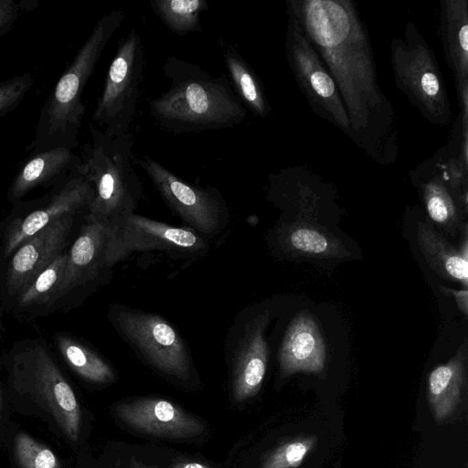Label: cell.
Wrapping results in <instances>:
<instances>
[{
    "instance_id": "cell-1",
    "label": "cell",
    "mask_w": 468,
    "mask_h": 468,
    "mask_svg": "<svg viewBox=\"0 0 468 468\" xmlns=\"http://www.w3.org/2000/svg\"><path fill=\"white\" fill-rule=\"evenodd\" d=\"M332 75L350 122V140L372 161L393 164L399 152L397 112L377 74L367 27L351 0H286Z\"/></svg>"
},
{
    "instance_id": "cell-2",
    "label": "cell",
    "mask_w": 468,
    "mask_h": 468,
    "mask_svg": "<svg viewBox=\"0 0 468 468\" xmlns=\"http://www.w3.org/2000/svg\"><path fill=\"white\" fill-rule=\"evenodd\" d=\"M169 86L148 102L149 113L175 133L220 130L239 124L247 110L226 76L175 56L163 65Z\"/></svg>"
},
{
    "instance_id": "cell-3",
    "label": "cell",
    "mask_w": 468,
    "mask_h": 468,
    "mask_svg": "<svg viewBox=\"0 0 468 468\" xmlns=\"http://www.w3.org/2000/svg\"><path fill=\"white\" fill-rule=\"evenodd\" d=\"M125 17L118 8L102 16L78 50L73 61L58 79L43 106L31 147L35 153L57 147L73 149L86 107L81 95L103 49Z\"/></svg>"
},
{
    "instance_id": "cell-4",
    "label": "cell",
    "mask_w": 468,
    "mask_h": 468,
    "mask_svg": "<svg viewBox=\"0 0 468 468\" xmlns=\"http://www.w3.org/2000/svg\"><path fill=\"white\" fill-rule=\"evenodd\" d=\"M90 130V140L83 144L76 167L94 191L85 218L111 224L134 214L143 197L133 140L131 133L112 136L93 123Z\"/></svg>"
},
{
    "instance_id": "cell-5",
    "label": "cell",
    "mask_w": 468,
    "mask_h": 468,
    "mask_svg": "<svg viewBox=\"0 0 468 468\" xmlns=\"http://www.w3.org/2000/svg\"><path fill=\"white\" fill-rule=\"evenodd\" d=\"M390 62L396 86L424 119L449 125L452 111L436 55L413 21L392 38Z\"/></svg>"
},
{
    "instance_id": "cell-6",
    "label": "cell",
    "mask_w": 468,
    "mask_h": 468,
    "mask_svg": "<svg viewBox=\"0 0 468 468\" xmlns=\"http://www.w3.org/2000/svg\"><path fill=\"white\" fill-rule=\"evenodd\" d=\"M6 356L15 388L34 398L49 411L65 436L76 441L80 427V404L47 346L26 339L17 342Z\"/></svg>"
},
{
    "instance_id": "cell-7",
    "label": "cell",
    "mask_w": 468,
    "mask_h": 468,
    "mask_svg": "<svg viewBox=\"0 0 468 468\" xmlns=\"http://www.w3.org/2000/svg\"><path fill=\"white\" fill-rule=\"evenodd\" d=\"M108 317L121 337L151 367L181 382L190 379V350L165 317L116 303L109 307Z\"/></svg>"
},
{
    "instance_id": "cell-8",
    "label": "cell",
    "mask_w": 468,
    "mask_h": 468,
    "mask_svg": "<svg viewBox=\"0 0 468 468\" xmlns=\"http://www.w3.org/2000/svg\"><path fill=\"white\" fill-rule=\"evenodd\" d=\"M144 61L142 37L133 28L118 43L92 114V122L106 134L130 133L137 111Z\"/></svg>"
},
{
    "instance_id": "cell-9",
    "label": "cell",
    "mask_w": 468,
    "mask_h": 468,
    "mask_svg": "<svg viewBox=\"0 0 468 468\" xmlns=\"http://www.w3.org/2000/svg\"><path fill=\"white\" fill-rule=\"evenodd\" d=\"M135 165L146 173L168 207L190 229L207 239L228 226L229 210L216 187L190 184L147 154L135 158Z\"/></svg>"
},
{
    "instance_id": "cell-10",
    "label": "cell",
    "mask_w": 468,
    "mask_h": 468,
    "mask_svg": "<svg viewBox=\"0 0 468 468\" xmlns=\"http://www.w3.org/2000/svg\"><path fill=\"white\" fill-rule=\"evenodd\" d=\"M287 15L284 52L299 90L315 114L350 138L348 116L332 75L297 20Z\"/></svg>"
},
{
    "instance_id": "cell-11",
    "label": "cell",
    "mask_w": 468,
    "mask_h": 468,
    "mask_svg": "<svg viewBox=\"0 0 468 468\" xmlns=\"http://www.w3.org/2000/svg\"><path fill=\"white\" fill-rule=\"evenodd\" d=\"M271 311L248 307L240 310L228 333L224 351L229 367L231 391L237 402L254 397L265 378L270 348L267 329Z\"/></svg>"
},
{
    "instance_id": "cell-12",
    "label": "cell",
    "mask_w": 468,
    "mask_h": 468,
    "mask_svg": "<svg viewBox=\"0 0 468 468\" xmlns=\"http://www.w3.org/2000/svg\"><path fill=\"white\" fill-rule=\"evenodd\" d=\"M208 250L207 239L190 229L134 213L109 224L106 266L112 267L134 251L161 250L188 259L201 257Z\"/></svg>"
},
{
    "instance_id": "cell-13",
    "label": "cell",
    "mask_w": 468,
    "mask_h": 468,
    "mask_svg": "<svg viewBox=\"0 0 468 468\" xmlns=\"http://www.w3.org/2000/svg\"><path fill=\"white\" fill-rule=\"evenodd\" d=\"M93 196L91 185L75 169L47 196L15 205L16 207L6 218L2 231L1 255L8 258L16 248L55 220L87 210Z\"/></svg>"
},
{
    "instance_id": "cell-14",
    "label": "cell",
    "mask_w": 468,
    "mask_h": 468,
    "mask_svg": "<svg viewBox=\"0 0 468 468\" xmlns=\"http://www.w3.org/2000/svg\"><path fill=\"white\" fill-rule=\"evenodd\" d=\"M74 216H66L37 233L6 258L3 292L16 301L36 277L49 265L67 244Z\"/></svg>"
},
{
    "instance_id": "cell-15",
    "label": "cell",
    "mask_w": 468,
    "mask_h": 468,
    "mask_svg": "<svg viewBox=\"0 0 468 468\" xmlns=\"http://www.w3.org/2000/svg\"><path fill=\"white\" fill-rule=\"evenodd\" d=\"M115 412L130 428L155 437L189 438L204 431V425L197 418L160 398H139L120 402Z\"/></svg>"
},
{
    "instance_id": "cell-16",
    "label": "cell",
    "mask_w": 468,
    "mask_h": 468,
    "mask_svg": "<svg viewBox=\"0 0 468 468\" xmlns=\"http://www.w3.org/2000/svg\"><path fill=\"white\" fill-rule=\"evenodd\" d=\"M439 35L452 71L459 114L468 122V5L467 0H441Z\"/></svg>"
},
{
    "instance_id": "cell-17",
    "label": "cell",
    "mask_w": 468,
    "mask_h": 468,
    "mask_svg": "<svg viewBox=\"0 0 468 468\" xmlns=\"http://www.w3.org/2000/svg\"><path fill=\"white\" fill-rule=\"evenodd\" d=\"M109 224L85 218V223L67 252L58 298L94 281L107 269Z\"/></svg>"
},
{
    "instance_id": "cell-18",
    "label": "cell",
    "mask_w": 468,
    "mask_h": 468,
    "mask_svg": "<svg viewBox=\"0 0 468 468\" xmlns=\"http://www.w3.org/2000/svg\"><path fill=\"white\" fill-rule=\"evenodd\" d=\"M418 183L431 219L452 233L460 226V209L467 212V196L453 189L434 154L410 171Z\"/></svg>"
},
{
    "instance_id": "cell-19",
    "label": "cell",
    "mask_w": 468,
    "mask_h": 468,
    "mask_svg": "<svg viewBox=\"0 0 468 468\" xmlns=\"http://www.w3.org/2000/svg\"><path fill=\"white\" fill-rule=\"evenodd\" d=\"M278 360L283 377L296 372L320 373L325 363V346L315 321L305 313L290 323L282 338Z\"/></svg>"
},
{
    "instance_id": "cell-20",
    "label": "cell",
    "mask_w": 468,
    "mask_h": 468,
    "mask_svg": "<svg viewBox=\"0 0 468 468\" xmlns=\"http://www.w3.org/2000/svg\"><path fill=\"white\" fill-rule=\"evenodd\" d=\"M79 160V156L66 147L34 153L14 177L7 193L8 201L17 205L34 188L63 182L76 169Z\"/></svg>"
},
{
    "instance_id": "cell-21",
    "label": "cell",
    "mask_w": 468,
    "mask_h": 468,
    "mask_svg": "<svg viewBox=\"0 0 468 468\" xmlns=\"http://www.w3.org/2000/svg\"><path fill=\"white\" fill-rule=\"evenodd\" d=\"M419 247L429 266L441 278L468 286V228L463 225V234L459 249L451 244L427 221L417 227Z\"/></svg>"
},
{
    "instance_id": "cell-22",
    "label": "cell",
    "mask_w": 468,
    "mask_h": 468,
    "mask_svg": "<svg viewBox=\"0 0 468 468\" xmlns=\"http://www.w3.org/2000/svg\"><path fill=\"white\" fill-rule=\"evenodd\" d=\"M468 343L464 340L445 364L435 367L428 378V399L437 420L447 418L461 399L466 383Z\"/></svg>"
},
{
    "instance_id": "cell-23",
    "label": "cell",
    "mask_w": 468,
    "mask_h": 468,
    "mask_svg": "<svg viewBox=\"0 0 468 468\" xmlns=\"http://www.w3.org/2000/svg\"><path fill=\"white\" fill-rule=\"evenodd\" d=\"M218 46L230 77V83L245 108L258 117H269L272 109L259 76L225 38L218 39Z\"/></svg>"
},
{
    "instance_id": "cell-24",
    "label": "cell",
    "mask_w": 468,
    "mask_h": 468,
    "mask_svg": "<svg viewBox=\"0 0 468 468\" xmlns=\"http://www.w3.org/2000/svg\"><path fill=\"white\" fill-rule=\"evenodd\" d=\"M55 343L67 365L84 380L95 384L114 381L116 375L111 365L83 342L67 335H58Z\"/></svg>"
},
{
    "instance_id": "cell-25",
    "label": "cell",
    "mask_w": 468,
    "mask_h": 468,
    "mask_svg": "<svg viewBox=\"0 0 468 468\" xmlns=\"http://www.w3.org/2000/svg\"><path fill=\"white\" fill-rule=\"evenodd\" d=\"M282 248L314 256L344 257L346 249L335 238L307 224H291L275 235Z\"/></svg>"
},
{
    "instance_id": "cell-26",
    "label": "cell",
    "mask_w": 468,
    "mask_h": 468,
    "mask_svg": "<svg viewBox=\"0 0 468 468\" xmlns=\"http://www.w3.org/2000/svg\"><path fill=\"white\" fill-rule=\"evenodd\" d=\"M150 6L170 31L185 36L201 32V14L208 4L205 0H151Z\"/></svg>"
},
{
    "instance_id": "cell-27",
    "label": "cell",
    "mask_w": 468,
    "mask_h": 468,
    "mask_svg": "<svg viewBox=\"0 0 468 468\" xmlns=\"http://www.w3.org/2000/svg\"><path fill=\"white\" fill-rule=\"evenodd\" d=\"M67 252L60 253L15 301L21 310L45 306L58 299L66 266Z\"/></svg>"
},
{
    "instance_id": "cell-28",
    "label": "cell",
    "mask_w": 468,
    "mask_h": 468,
    "mask_svg": "<svg viewBox=\"0 0 468 468\" xmlns=\"http://www.w3.org/2000/svg\"><path fill=\"white\" fill-rule=\"evenodd\" d=\"M15 455L21 468H60L52 451L24 432L15 439Z\"/></svg>"
},
{
    "instance_id": "cell-29",
    "label": "cell",
    "mask_w": 468,
    "mask_h": 468,
    "mask_svg": "<svg viewBox=\"0 0 468 468\" xmlns=\"http://www.w3.org/2000/svg\"><path fill=\"white\" fill-rule=\"evenodd\" d=\"M314 443L304 438L284 443L275 449L263 462L261 468H294L298 466Z\"/></svg>"
},
{
    "instance_id": "cell-30",
    "label": "cell",
    "mask_w": 468,
    "mask_h": 468,
    "mask_svg": "<svg viewBox=\"0 0 468 468\" xmlns=\"http://www.w3.org/2000/svg\"><path fill=\"white\" fill-rule=\"evenodd\" d=\"M33 83L34 78L28 72L0 82V117L20 103Z\"/></svg>"
},
{
    "instance_id": "cell-31",
    "label": "cell",
    "mask_w": 468,
    "mask_h": 468,
    "mask_svg": "<svg viewBox=\"0 0 468 468\" xmlns=\"http://www.w3.org/2000/svg\"><path fill=\"white\" fill-rule=\"evenodd\" d=\"M21 8L15 0H0V35L13 27Z\"/></svg>"
},
{
    "instance_id": "cell-32",
    "label": "cell",
    "mask_w": 468,
    "mask_h": 468,
    "mask_svg": "<svg viewBox=\"0 0 468 468\" xmlns=\"http://www.w3.org/2000/svg\"><path fill=\"white\" fill-rule=\"evenodd\" d=\"M441 291L445 295H451L454 298L458 309L463 314L465 317L468 316V290L463 288L461 290H454L441 286Z\"/></svg>"
},
{
    "instance_id": "cell-33",
    "label": "cell",
    "mask_w": 468,
    "mask_h": 468,
    "mask_svg": "<svg viewBox=\"0 0 468 468\" xmlns=\"http://www.w3.org/2000/svg\"><path fill=\"white\" fill-rule=\"evenodd\" d=\"M172 468H211L197 462L181 461L173 463Z\"/></svg>"
},
{
    "instance_id": "cell-34",
    "label": "cell",
    "mask_w": 468,
    "mask_h": 468,
    "mask_svg": "<svg viewBox=\"0 0 468 468\" xmlns=\"http://www.w3.org/2000/svg\"><path fill=\"white\" fill-rule=\"evenodd\" d=\"M125 468H156V467L146 464L137 459L132 458L129 462L128 466Z\"/></svg>"
},
{
    "instance_id": "cell-35",
    "label": "cell",
    "mask_w": 468,
    "mask_h": 468,
    "mask_svg": "<svg viewBox=\"0 0 468 468\" xmlns=\"http://www.w3.org/2000/svg\"><path fill=\"white\" fill-rule=\"evenodd\" d=\"M2 406H3V402H2V392H1V388H0V415H1V411H2Z\"/></svg>"
}]
</instances>
